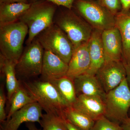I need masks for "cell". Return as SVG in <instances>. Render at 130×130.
Returning a JSON list of instances; mask_svg holds the SVG:
<instances>
[{
  "instance_id": "f1b7e54d",
  "label": "cell",
  "mask_w": 130,
  "mask_h": 130,
  "mask_svg": "<svg viewBox=\"0 0 130 130\" xmlns=\"http://www.w3.org/2000/svg\"><path fill=\"white\" fill-rule=\"evenodd\" d=\"M16 3H28L30 2L29 0H0V4H7Z\"/></svg>"
},
{
  "instance_id": "484cf974",
  "label": "cell",
  "mask_w": 130,
  "mask_h": 130,
  "mask_svg": "<svg viewBox=\"0 0 130 130\" xmlns=\"http://www.w3.org/2000/svg\"><path fill=\"white\" fill-rule=\"evenodd\" d=\"M6 99L4 88L3 86H2L0 89V122L1 124L3 123L7 119V114L6 113L5 109Z\"/></svg>"
},
{
  "instance_id": "d4e9b609",
  "label": "cell",
  "mask_w": 130,
  "mask_h": 130,
  "mask_svg": "<svg viewBox=\"0 0 130 130\" xmlns=\"http://www.w3.org/2000/svg\"><path fill=\"white\" fill-rule=\"evenodd\" d=\"M109 12L115 16L122 10L120 0H96Z\"/></svg>"
},
{
  "instance_id": "836d02e7",
  "label": "cell",
  "mask_w": 130,
  "mask_h": 130,
  "mask_svg": "<svg viewBox=\"0 0 130 130\" xmlns=\"http://www.w3.org/2000/svg\"></svg>"
},
{
  "instance_id": "2e32d148",
  "label": "cell",
  "mask_w": 130,
  "mask_h": 130,
  "mask_svg": "<svg viewBox=\"0 0 130 130\" xmlns=\"http://www.w3.org/2000/svg\"><path fill=\"white\" fill-rule=\"evenodd\" d=\"M74 83L77 96H96L103 100L106 93L96 75L84 73L76 77Z\"/></svg>"
},
{
  "instance_id": "7c38bea8",
  "label": "cell",
  "mask_w": 130,
  "mask_h": 130,
  "mask_svg": "<svg viewBox=\"0 0 130 130\" xmlns=\"http://www.w3.org/2000/svg\"><path fill=\"white\" fill-rule=\"evenodd\" d=\"M68 64L66 75L73 79L87 71L90 64L89 41L74 49Z\"/></svg>"
},
{
  "instance_id": "5bb4252c",
  "label": "cell",
  "mask_w": 130,
  "mask_h": 130,
  "mask_svg": "<svg viewBox=\"0 0 130 130\" xmlns=\"http://www.w3.org/2000/svg\"><path fill=\"white\" fill-rule=\"evenodd\" d=\"M72 106L95 121L105 116V104L100 98L79 95Z\"/></svg>"
},
{
  "instance_id": "4316f807",
  "label": "cell",
  "mask_w": 130,
  "mask_h": 130,
  "mask_svg": "<svg viewBox=\"0 0 130 130\" xmlns=\"http://www.w3.org/2000/svg\"><path fill=\"white\" fill-rule=\"evenodd\" d=\"M41 0H29V2L31 3L36 1ZM47 1L53 3L58 6H61L71 9L73 7V5L76 0H42Z\"/></svg>"
},
{
  "instance_id": "4dcf8cb0",
  "label": "cell",
  "mask_w": 130,
  "mask_h": 130,
  "mask_svg": "<svg viewBox=\"0 0 130 130\" xmlns=\"http://www.w3.org/2000/svg\"><path fill=\"white\" fill-rule=\"evenodd\" d=\"M126 71V78L128 81V84L130 85V61L125 65Z\"/></svg>"
},
{
  "instance_id": "9a60e30c",
  "label": "cell",
  "mask_w": 130,
  "mask_h": 130,
  "mask_svg": "<svg viewBox=\"0 0 130 130\" xmlns=\"http://www.w3.org/2000/svg\"><path fill=\"white\" fill-rule=\"evenodd\" d=\"M102 31L93 29L89 40L90 64L85 73L95 75L98 71L105 63V53L102 40Z\"/></svg>"
},
{
  "instance_id": "7a4b0ae2",
  "label": "cell",
  "mask_w": 130,
  "mask_h": 130,
  "mask_svg": "<svg viewBox=\"0 0 130 130\" xmlns=\"http://www.w3.org/2000/svg\"><path fill=\"white\" fill-rule=\"evenodd\" d=\"M57 6L42 0L31 3L29 9L19 20L28 28L26 45L30 44L40 33L54 23Z\"/></svg>"
},
{
  "instance_id": "8fae6325",
  "label": "cell",
  "mask_w": 130,
  "mask_h": 130,
  "mask_svg": "<svg viewBox=\"0 0 130 130\" xmlns=\"http://www.w3.org/2000/svg\"><path fill=\"white\" fill-rule=\"evenodd\" d=\"M102 40L105 61H123V44L118 28L115 26L103 31Z\"/></svg>"
},
{
  "instance_id": "ac0fdd59",
  "label": "cell",
  "mask_w": 130,
  "mask_h": 130,
  "mask_svg": "<svg viewBox=\"0 0 130 130\" xmlns=\"http://www.w3.org/2000/svg\"><path fill=\"white\" fill-rule=\"evenodd\" d=\"M16 64L7 59L0 54V69L2 75L6 80L7 90V98L10 101L11 98L20 85L17 78L15 71Z\"/></svg>"
},
{
  "instance_id": "3957f363",
  "label": "cell",
  "mask_w": 130,
  "mask_h": 130,
  "mask_svg": "<svg viewBox=\"0 0 130 130\" xmlns=\"http://www.w3.org/2000/svg\"><path fill=\"white\" fill-rule=\"evenodd\" d=\"M28 34V26L19 21L0 25V54L16 64L24 51Z\"/></svg>"
},
{
  "instance_id": "52a82bcc",
  "label": "cell",
  "mask_w": 130,
  "mask_h": 130,
  "mask_svg": "<svg viewBox=\"0 0 130 130\" xmlns=\"http://www.w3.org/2000/svg\"><path fill=\"white\" fill-rule=\"evenodd\" d=\"M36 38L44 50L51 51L68 64L74 47L66 34L56 25L54 23Z\"/></svg>"
},
{
  "instance_id": "9c48e42d",
  "label": "cell",
  "mask_w": 130,
  "mask_h": 130,
  "mask_svg": "<svg viewBox=\"0 0 130 130\" xmlns=\"http://www.w3.org/2000/svg\"><path fill=\"white\" fill-rule=\"evenodd\" d=\"M95 75L107 93L126 78L125 66L122 61H105Z\"/></svg>"
},
{
  "instance_id": "4fadbf2b",
  "label": "cell",
  "mask_w": 130,
  "mask_h": 130,
  "mask_svg": "<svg viewBox=\"0 0 130 130\" xmlns=\"http://www.w3.org/2000/svg\"><path fill=\"white\" fill-rule=\"evenodd\" d=\"M68 64L51 51L44 50L41 79L59 78L67 74Z\"/></svg>"
},
{
  "instance_id": "1f68e13d",
  "label": "cell",
  "mask_w": 130,
  "mask_h": 130,
  "mask_svg": "<svg viewBox=\"0 0 130 130\" xmlns=\"http://www.w3.org/2000/svg\"><path fill=\"white\" fill-rule=\"evenodd\" d=\"M65 121L68 130H81L79 128L73 125V124L70 123V121H68L66 119H65Z\"/></svg>"
},
{
  "instance_id": "277c9868",
  "label": "cell",
  "mask_w": 130,
  "mask_h": 130,
  "mask_svg": "<svg viewBox=\"0 0 130 130\" xmlns=\"http://www.w3.org/2000/svg\"><path fill=\"white\" fill-rule=\"evenodd\" d=\"M54 23L66 34L74 49L89 41L93 30L88 22L72 9L66 8L55 14Z\"/></svg>"
},
{
  "instance_id": "ba28073f",
  "label": "cell",
  "mask_w": 130,
  "mask_h": 130,
  "mask_svg": "<svg viewBox=\"0 0 130 130\" xmlns=\"http://www.w3.org/2000/svg\"><path fill=\"white\" fill-rule=\"evenodd\" d=\"M93 29L103 31L115 26V16L94 0H76L73 6Z\"/></svg>"
},
{
  "instance_id": "d6986e66",
  "label": "cell",
  "mask_w": 130,
  "mask_h": 130,
  "mask_svg": "<svg viewBox=\"0 0 130 130\" xmlns=\"http://www.w3.org/2000/svg\"><path fill=\"white\" fill-rule=\"evenodd\" d=\"M30 5L31 3L0 4V25L19 21Z\"/></svg>"
},
{
  "instance_id": "603a6c76",
  "label": "cell",
  "mask_w": 130,
  "mask_h": 130,
  "mask_svg": "<svg viewBox=\"0 0 130 130\" xmlns=\"http://www.w3.org/2000/svg\"><path fill=\"white\" fill-rule=\"evenodd\" d=\"M65 118L55 115L44 114L40 124L43 130H68Z\"/></svg>"
},
{
  "instance_id": "f546056e",
  "label": "cell",
  "mask_w": 130,
  "mask_h": 130,
  "mask_svg": "<svg viewBox=\"0 0 130 130\" xmlns=\"http://www.w3.org/2000/svg\"><path fill=\"white\" fill-rule=\"evenodd\" d=\"M121 126L124 130H130V118L128 117L121 123Z\"/></svg>"
},
{
  "instance_id": "e0dca14e",
  "label": "cell",
  "mask_w": 130,
  "mask_h": 130,
  "mask_svg": "<svg viewBox=\"0 0 130 130\" xmlns=\"http://www.w3.org/2000/svg\"><path fill=\"white\" fill-rule=\"evenodd\" d=\"M115 24L121 35L123 61L125 66L130 61V10L121 11L115 15Z\"/></svg>"
},
{
  "instance_id": "cb8c5ba5",
  "label": "cell",
  "mask_w": 130,
  "mask_h": 130,
  "mask_svg": "<svg viewBox=\"0 0 130 130\" xmlns=\"http://www.w3.org/2000/svg\"><path fill=\"white\" fill-rule=\"evenodd\" d=\"M90 130H124L119 124L109 120L105 116L95 122Z\"/></svg>"
},
{
  "instance_id": "8992f818",
  "label": "cell",
  "mask_w": 130,
  "mask_h": 130,
  "mask_svg": "<svg viewBox=\"0 0 130 130\" xmlns=\"http://www.w3.org/2000/svg\"><path fill=\"white\" fill-rule=\"evenodd\" d=\"M103 100L105 116L107 118L120 124L128 118L130 107V89L126 78L118 86L106 93Z\"/></svg>"
},
{
  "instance_id": "ffe728a7",
  "label": "cell",
  "mask_w": 130,
  "mask_h": 130,
  "mask_svg": "<svg viewBox=\"0 0 130 130\" xmlns=\"http://www.w3.org/2000/svg\"><path fill=\"white\" fill-rule=\"evenodd\" d=\"M50 82L65 101L72 106L76 100L77 96L74 79L67 75L59 78L46 80Z\"/></svg>"
},
{
  "instance_id": "5b68a950",
  "label": "cell",
  "mask_w": 130,
  "mask_h": 130,
  "mask_svg": "<svg viewBox=\"0 0 130 130\" xmlns=\"http://www.w3.org/2000/svg\"><path fill=\"white\" fill-rule=\"evenodd\" d=\"M44 51L36 38L26 46L15 66L16 76L20 82L41 75Z\"/></svg>"
},
{
  "instance_id": "44dd1931",
  "label": "cell",
  "mask_w": 130,
  "mask_h": 130,
  "mask_svg": "<svg viewBox=\"0 0 130 130\" xmlns=\"http://www.w3.org/2000/svg\"><path fill=\"white\" fill-rule=\"evenodd\" d=\"M9 102L10 104L6 120H9L15 112L26 105L36 102L21 83L20 86L14 92Z\"/></svg>"
},
{
  "instance_id": "d6a6232c",
  "label": "cell",
  "mask_w": 130,
  "mask_h": 130,
  "mask_svg": "<svg viewBox=\"0 0 130 130\" xmlns=\"http://www.w3.org/2000/svg\"><path fill=\"white\" fill-rule=\"evenodd\" d=\"M26 127L29 130H43L37 128L35 125V123L33 122H28L26 123Z\"/></svg>"
},
{
  "instance_id": "6da1fadb",
  "label": "cell",
  "mask_w": 130,
  "mask_h": 130,
  "mask_svg": "<svg viewBox=\"0 0 130 130\" xmlns=\"http://www.w3.org/2000/svg\"><path fill=\"white\" fill-rule=\"evenodd\" d=\"M20 82L46 113L65 118V110L70 106L50 82L42 79Z\"/></svg>"
},
{
  "instance_id": "83f0119b",
  "label": "cell",
  "mask_w": 130,
  "mask_h": 130,
  "mask_svg": "<svg viewBox=\"0 0 130 130\" xmlns=\"http://www.w3.org/2000/svg\"><path fill=\"white\" fill-rule=\"evenodd\" d=\"M122 8L121 11H127L130 10V0H120Z\"/></svg>"
},
{
  "instance_id": "30bf717a",
  "label": "cell",
  "mask_w": 130,
  "mask_h": 130,
  "mask_svg": "<svg viewBox=\"0 0 130 130\" xmlns=\"http://www.w3.org/2000/svg\"><path fill=\"white\" fill-rule=\"evenodd\" d=\"M42 108L37 102L29 103L15 112L10 118L1 125L2 130H18L24 123L38 122L40 124L43 114Z\"/></svg>"
},
{
  "instance_id": "7402d4cb",
  "label": "cell",
  "mask_w": 130,
  "mask_h": 130,
  "mask_svg": "<svg viewBox=\"0 0 130 130\" xmlns=\"http://www.w3.org/2000/svg\"><path fill=\"white\" fill-rule=\"evenodd\" d=\"M65 119L81 130H90L95 121L86 114L70 106L64 111Z\"/></svg>"
}]
</instances>
